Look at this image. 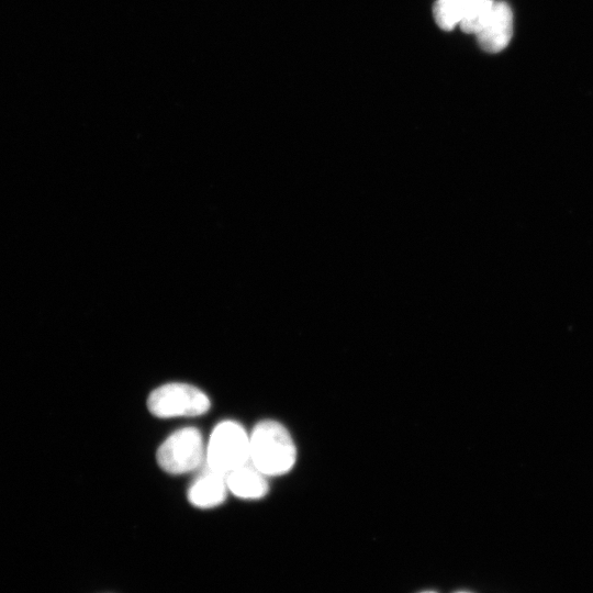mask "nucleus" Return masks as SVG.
I'll use <instances>...</instances> for the list:
<instances>
[{"label": "nucleus", "mask_w": 593, "mask_h": 593, "mask_svg": "<svg viewBox=\"0 0 593 593\" xmlns=\"http://www.w3.org/2000/svg\"><path fill=\"white\" fill-rule=\"evenodd\" d=\"M250 461L265 475H280L293 467L295 445L287 428L276 421L258 423L249 437Z\"/></svg>", "instance_id": "f257e3e1"}, {"label": "nucleus", "mask_w": 593, "mask_h": 593, "mask_svg": "<svg viewBox=\"0 0 593 593\" xmlns=\"http://www.w3.org/2000/svg\"><path fill=\"white\" fill-rule=\"evenodd\" d=\"M249 461L250 444L245 429L233 421H224L217 424L208 444V467L227 475Z\"/></svg>", "instance_id": "f03ea898"}, {"label": "nucleus", "mask_w": 593, "mask_h": 593, "mask_svg": "<svg viewBox=\"0 0 593 593\" xmlns=\"http://www.w3.org/2000/svg\"><path fill=\"white\" fill-rule=\"evenodd\" d=\"M208 395L186 383H168L155 389L148 396L149 412L158 417L197 416L210 409Z\"/></svg>", "instance_id": "7ed1b4c3"}, {"label": "nucleus", "mask_w": 593, "mask_h": 593, "mask_svg": "<svg viewBox=\"0 0 593 593\" xmlns=\"http://www.w3.org/2000/svg\"><path fill=\"white\" fill-rule=\"evenodd\" d=\"M157 462L168 473L194 470L203 458V440L199 429L184 427L171 434L157 450Z\"/></svg>", "instance_id": "20e7f679"}, {"label": "nucleus", "mask_w": 593, "mask_h": 593, "mask_svg": "<svg viewBox=\"0 0 593 593\" xmlns=\"http://www.w3.org/2000/svg\"><path fill=\"white\" fill-rule=\"evenodd\" d=\"M513 12L503 1H495L491 13L481 29L474 34L481 48L488 53L503 51L513 36Z\"/></svg>", "instance_id": "39448f33"}, {"label": "nucleus", "mask_w": 593, "mask_h": 593, "mask_svg": "<svg viewBox=\"0 0 593 593\" xmlns=\"http://www.w3.org/2000/svg\"><path fill=\"white\" fill-rule=\"evenodd\" d=\"M226 489V475L208 467L189 488L188 499L195 507H215L224 502Z\"/></svg>", "instance_id": "423d86ee"}, {"label": "nucleus", "mask_w": 593, "mask_h": 593, "mask_svg": "<svg viewBox=\"0 0 593 593\" xmlns=\"http://www.w3.org/2000/svg\"><path fill=\"white\" fill-rule=\"evenodd\" d=\"M228 490L242 499H260L268 492V483L251 461L226 475Z\"/></svg>", "instance_id": "0eeeda50"}, {"label": "nucleus", "mask_w": 593, "mask_h": 593, "mask_svg": "<svg viewBox=\"0 0 593 593\" xmlns=\"http://www.w3.org/2000/svg\"><path fill=\"white\" fill-rule=\"evenodd\" d=\"M472 0H437L434 4V18L437 25L450 31L461 21L468 13Z\"/></svg>", "instance_id": "6e6552de"}, {"label": "nucleus", "mask_w": 593, "mask_h": 593, "mask_svg": "<svg viewBox=\"0 0 593 593\" xmlns=\"http://www.w3.org/2000/svg\"><path fill=\"white\" fill-rule=\"evenodd\" d=\"M495 0H472L467 15L460 26L465 33L475 34L488 19Z\"/></svg>", "instance_id": "1a4fd4ad"}, {"label": "nucleus", "mask_w": 593, "mask_h": 593, "mask_svg": "<svg viewBox=\"0 0 593 593\" xmlns=\"http://www.w3.org/2000/svg\"><path fill=\"white\" fill-rule=\"evenodd\" d=\"M421 593H436L434 591H424V592H421Z\"/></svg>", "instance_id": "9d476101"}, {"label": "nucleus", "mask_w": 593, "mask_h": 593, "mask_svg": "<svg viewBox=\"0 0 593 593\" xmlns=\"http://www.w3.org/2000/svg\"><path fill=\"white\" fill-rule=\"evenodd\" d=\"M457 593H469V592H457Z\"/></svg>", "instance_id": "9b49d317"}]
</instances>
